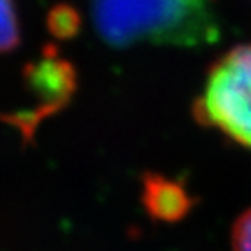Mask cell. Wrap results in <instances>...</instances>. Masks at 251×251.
<instances>
[{
    "instance_id": "1",
    "label": "cell",
    "mask_w": 251,
    "mask_h": 251,
    "mask_svg": "<svg viewBox=\"0 0 251 251\" xmlns=\"http://www.w3.org/2000/svg\"><path fill=\"white\" fill-rule=\"evenodd\" d=\"M218 0H94L91 18L110 47H202L220 37Z\"/></svg>"
},
{
    "instance_id": "2",
    "label": "cell",
    "mask_w": 251,
    "mask_h": 251,
    "mask_svg": "<svg viewBox=\"0 0 251 251\" xmlns=\"http://www.w3.org/2000/svg\"><path fill=\"white\" fill-rule=\"evenodd\" d=\"M192 114L199 126L251 150V42L228 49L209 67Z\"/></svg>"
},
{
    "instance_id": "3",
    "label": "cell",
    "mask_w": 251,
    "mask_h": 251,
    "mask_svg": "<svg viewBox=\"0 0 251 251\" xmlns=\"http://www.w3.org/2000/svg\"><path fill=\"white\" fill-rule=\"evenodd\" d=\"M25 84L33 96V105L18 114L0 115V121L20 131L25 143L33 140L39 124L67 106L77 89V74L56 46H46L37 61L25 67Z\"/></svg>"
},
{
    "instance_id": "4",
    "label": "cell",
    "mask_w": 251,
    "mask_h": 251,
    "mask_svg": "<svg viewBox=\"0 0 251 251\" xmlns=\"http://www.w3.org/2000/svg\"><path fill=\"white\" fill-rule=\"evenodd\" d=\"M141 204L157 222L176 224L192 211L196 199L187 192L181 181L159 173H145L141 176Z\"/></svg>"
},
{
    "instance_id": "5",
    "label": "cell",
    "mask_w": 251,
    "mask_h": 251,
    "mask_svg": "<svg viewBox=\"0 0 251 251\" xmlns=\"http://www.w3.org/2000/svg\"><path fill=\"white\" fill-rule=\"evenodd\" d=\"M80 26H82V18L72 5L59 4L47 14V28L51 31V35L58 40L74 39L80 31Z\"/></svg>"
},
{
    "instance_id": "6",
    "label": "cell",
    "mask_w": 251,
    "mask_h": 251,
    "mask_svg": "<svg viewBox=\"0 0 251 251\" xmlns=\"http://www.w3.org/2000/svg\"><path fill=\"white\" fill-rule=\"evenodd\" d=\"M21 44V23L14 0H0V54L14 51Z\"/></svg>"
},
{
    "instance_id": "7",
    "label": "cell",
    "mask_w": 251,
    "mask_h": 251,
    "mask_svg": "<svg viewBox=\"0 0 251 251\" xmlns=\"http://www.w3.org/2000/svg\"><path fill=\"white\" fill-rule=\"evenodd\" d=\"M232 251H251V208L235 220L232 228Z\"/></svg>"
}]
</instances>
